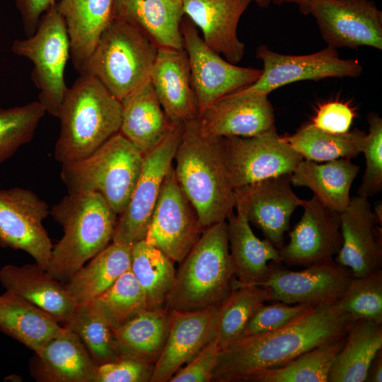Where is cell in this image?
<instances>
[{
	"label": "cell",
	"mask_w": 382,
	"mask_h": 382,
	"mask_svg": "<svg viewBox=\"0 0 382 382\" xmlns=\"http://www.w3.org/2000/svg\"><path fill=\"white\" fill-rule=\"evenodd\" d=\"M352 321L338 300L311 306L280 328L243 336L220 350L212 381H247L258 371L281 366L316 347L345 337Z\"/></svg>",
	"instance_id": "obj_1"
},
{
	"label": "cell",
	"mask_w": 382,
	"mask_h": 382,
	"mask_svg": "<svg viewBox=\"0 0 382 382\" xmlns=\"http://www.w3.org/2000/svg\"><path fill=\"white\" fill-rule=\"evenodd\" d=\"M176 180L204 228L226 221L235 190L226 165L224 138L204 136L198 117L185 122L174 159Z\"/></svg>",
	"instance_id": "obj_2"
},
{
	"label": "cell",
	"mask_w": 382,
	"mask_h": 382,
	"mask_svg": "<svg viewBox=\"0 0 382 382\" xmlns=\"http://www.w3.org/2000/svg\"><path fill=\"white\" fill-rule=\"evenodd\" d=\"M64 230L46 272L63 283L112 241L118 215L98 193L64 196L50 209Z\"/></svg>",
	"instance_id": "obj_3"
},
{
	"label": "cell",
	"mask_w": 382,
	"mask_h": 382,
	"mask_svg": "<svg viewBox=\"0 0 382 382\" xmlns=\"http://www.w3.org/2000/svg\"><path fill=\"white\" fill-rule=\"evenodd\" d=\"M122 103L93 76L81 74L68 88L58 115L54 157L67 163L86 157L119 133Z\"/></svg>",
	"instance_id": "obj_4"
},
{
	"label": "cell",
	"mask_w": 382,
	"mask_h": 382,
	"mask_svg": "<svg viewBox=\"0 0 382 382\" xmlns=\"http://www.w3.org/2000/svg\"><path fill=\"white\" fill-rule=\"evenodd\" d=\"M180 263L165 307L195 311L219 305L236 279L226 221L205 228Z\"/></svg>",
	"instance_id": "obj_5"
},
{
	"label": "cell",
	"mask_w": 382,
	"mask_h": 382,
	"mask_svg": "<svg viewBox=\"0 0 382 382\" xmlns=\"http://www.w3.org/2000/svg\"><path fill=\"white\" fill-rule=\"evenodd\" d=\"M143 158L117 133L86 157L62 163L60 176L68 193H98L120 215L129 204Z\"/></svg>",
	"instance_id": "obj_6"
},
{
	"label": "cell",
	"mask_w": 382,
	"mask_h": 382,
	"mask_svg": "<svg viewBox=\"0 0 382 382\" xmlns=\"http://www.w3.org/2000/svg\"><path fill=\"white\" fill-rule=\"evenodd\" d=\"M158 47L127 21L114 17L102 34L86 74L120 102L150 79Z\"/></svg>",
	"instance_id": "obj_7"
},
{
	"label": "cell",
	"mask_w": 382,
	"mask_h": 382,
	"mask_svg": "<svg viewBox=\"0 0 382 382\" xmlns=\"http://www.w3.org/2000/svg\"><path fill=\"white\" fill-rule=\"evenodd\" d=\"M14 54L33 64L31 79L39 89V103L46 112L58 117L68 90L64 71L70 56L66 27L56 4L40 18L34 34L12 45Z\"/></svg>",
	"instance_id": "obj_8"
},
{
	"label": "cell",
	"mask_w": 382,
	"mask_h": 382,
	"mask_svg": "<svg viewBox=\"0 0 382 382\" xmlns=\"http://www.w3.org/2000/svg\"><path fill=\"white\" fill-rule=\"evenodd\" d=\"M183 124L144 154L141 170L126 209L117 217L112 242L133 246L144 240L164 178L173 165Z\"/></svg>",
	"instance_id": "obj_9"
},
{
	"label": "cell",
	"mask_w": 382,
	"mask_h": 382,
	"mask_svg": "<svg viewBox=\"0 0 382 382\" xmlns=\"http://www.w3.org/2000/svg\"><path fill=\"white\" fill-rule=\"evenodd\" d=\"M226 165L234 190L291 175L303 160L280 136L275 125L250 137L224 138Z\"/></svg>",
	"instance_id": "obj_10"
},
{
	"label": "cell",
	"mask_w": 382,
	"mask_h": 382,
	"mask_svg": "<svg viewBox=\"0 0 382 382\" xmlns=\"http://www.w3.org/2000/svg\"><path fill=\"white\" fill-rule=\"evenodd\" d=\"M180 30L199 112L221 98L250 86L260 77L262 69L236 66L212 50L188 18H183Z\"/></svg>",
	"instance_id": "obj_11"
},
{
	"label": "cell",
	"mask_w": 382,
	"mask_h": 382,
	"mask_svg": "<svg viewBox=\"0 0 382 382\" xmlns=\"http://www.w3.org/2000/svg\"><path fill=\"white\" fill-rule=\"evenodd\" d=\"M204 229L197 211L176 180L172 165L163 182L144 241L180 263Z\"/></svg>",
	"instance_id": "obj_12"
},
{
	"label": "cell",
	"mask_w": 382,
	"mask_h": 382,
	"mask_svg": "<svg viewBox=\"0 0 382 382\" xmlns=\"http://www.w3.org/2000/svg\"><path fill=\"white\" fill-rule=\"evenodd\" d=\"M49 214V205L29 190H0V245L26 252L46 270L52 245L42 221Z\"/></svg>",
	"instance_id": "obj_13"
},
{
	"label": "cell",
	"mask_w": 382,
	"mask_h": 382,
	"mask_svg": "<svg viewBox=\"0 0 382 382\" xmlns=\"http://www.w3.org/2000/svg\"><path fill=\"white\" fill-rule=\"evenodd\" d=\"M255 54L263 63L262 72L254 83L243 88L248 92L268 96L281 86L299 81L357 78L362 73L357 60L340 58L337 50L330 46L313 54L297 56L277 53L262 45Z\"/></svg>",
	"instance_id": "obj_14"
},
{
	"label": "cell",
	"mask_w": 382,
	"mask_h": 382,
	"mask_svg": "<svg viewBox=\"0 0 382 382\" xmlns=\"http://www.w3.org/2000/svg\"><path fill=\"white\" fill-rule=\"evenodd\" d=\"M352 277L351 272L332 258L299 271L270 262L269 272L258 286L269 289L270 301L313 306L339 300Z\"/></svg>",
	"instance_id": "obj_15"
},
{
	"label": "cell",
	"mask_w": 382,
	"mask_h": 382,
	"mask_svg": "<svg viewBox=\"0 0 382 382\" xmlns=\"http://www.w3.org/2000/svg\"><path fill=\"white\" fill-rule=\"evenodd\" d=\"M322 37L334 48L382 50V12L369 0H310Z\"/></svg>",
	"instance_id": "obj_16"
},
{
	"label": "cell",
	"mask_w": 382,
	"mask_h": 382,
	"mask_svg": "<svg viewBox=\"0 0 382 382\" xmlns=\"http://www.w3.org/2000/svg\"><path fill=\"white\" fill-rule=\"evenodd\" d=\"M303 213L289 233V242L279 249L282 262L310 265L332 259L342 243L340 213L321 202L315 195L303 200Z\"/></svg>",
	"instance_id": "obj_17"
},
{
	"label": "cell",
	"mask_w": 382,
	"mask_h": 382,
	"mask_svg": "<svg viewBox=\"0 0 382 382\" xmlns=\"http://www.w3.org/2000/svg\"><path fill=\"white\" fill-rule=\"evenodd\" d=\"M198 122L201 134L206 137H250L274 125V109L267 95L241 89L204 108Z\"/></svg>",
	"instance_id": "obj_18"
},
{
	"label": "cell",
	"mask_w": 382,
	"mask_h": 382,
	"mask_svg": "<svg viewBox=\"0 0 382 382\" xmlns=\"http://www.w3.org/2000/svg\"><path fill=\"white\" fill-rule=\"evenodd\" d=\"M291 185L290 175H285L234 190L235 204L244 207L249 222L278 249L283 246L293 212L303 202Z\"/></svg>",
	"instance_id": "obj_19"
},
{
	"label": "cell",
	"mask_w": 382,
	"mask_h": 382,
	"mask_svg": "<svg viewBox=\"0 0 382 382\" xmlns=\"http://www.w3.org/2000/svg\"><path fill=\"white\" fill-rule=\"evenodd\" d=\"M219 305L195 311L169 310L168 335L154 364L151 382L168 381L214 338Z\"/></svg>",
	"instance_id": "obj_20"
},
{
	"label": "cell",
	"mask_w": 382,
	"mask_h": 382,
	"mask_svg": "<svg viewBox=\"0 0 382 382\" xmlns=\"http://www.w3.org/2000/svg\"><path fill=\"white\" fill-rule=\"evenodd\" d=\"M378 224L368 198L358 195L351 197L347 209L340 213L342 243L335 261L349 268L354 277L381 269V236Z\"/></svg>",
	"instance_id": "obj_21"
},
{
	"label": "cell",
	"mask_w": 382,
	"mask_h": 382,
	"mask_svg": "<svg viewBox=\"0 0 382 382\" xmlns=\"http://www.w3.org/2000/svg\"><path fill=\"white\" fill-rule=\"evenodd\" d=\"M150 81L172 124H184L199 117L189 60L184 48L158 47Z\"/></svg>",
	"instance_id": "obj_22"
},
{
	"label": "cell",
	"mask_w": 382,
	"mask_h": 382,
	"mask_svg": "<svg viewBox=\"0 0 382 382\" xmlns=\"http://www.w3.org/2000/svg\"><path fill=\"white\" fill-rule=\"evenodd\" d=\"M184 15L198 27L204 42L225 59L241 61L245 45L237 35L241 17L251 0H183Z\"/></svg>",
	"instance_id": "obj_23"
},
{
	"label": "cell",
	"mask_w": 382,
	"mask_h": 382,
	"mask_svg": "<svg viewBox=\"0 0 382 382\" xmlns=\"http://www.w3.org/2000/svg\"><path fill=\"white\" fill-rule=\"evenodd\" d=\"M64 332L34 352L30 370L40 382H94L98 364L79 337Z\"/></svg>",
	"instance_id": "obj_24"
},
{
	"label": "cell",
	"mask_w": 382,
	"mask_h": 382,
	"mask_svg": "<svg viewBox=\"0 0 382 382\" xmlns=\"http://www.w3.org/2000/svg\"><path fill=\"white\" fill-rule=\"evenodd\" d=\"M115 0H59L57 10L65 23L70 57L76 70L87 72L91 55L114 18Z\"/></svg>",
	"instance_id": "obj_25"
},
{
	"label": "cell",
	"mask_w": 382,
	"mask_h": 382,
	"mask_svg": "<svg viewBox=\"0 0 382 382\" xmlns=\"http://www.w3.org/2000/svg\"><path fill=\"white\" fill-rule=\"evenodd\" d=\"M0 282L6 290L43 310L58 323L67 322L76 308L65 284L52 277L37 263L4 265L0 270Z\"/></svg>",
	"instance_id": "obj_26"
},
{
	"label": "cell",
	"mask_w": 382,
	"mask_h": 382,
	"mask_svg": "<svg viewBox=\"0 0 382 382\" xmlns=\"http://www.w3.org/2000/svg\"><path fill=\"white\" fill-rule=\"evenodd\" d=\"M235 207L236 214L231 213L226 222L236 283L258 286L269 272L268 262L282 263L279 249L266 238L259 239L250 226L244 207L239 203Z\"/></svg>",
	"instance_id": "obj_27"
},
{
	"label": "cell",
	"mask_w": 382,
	"mask_h": 382,
	"mask_svg": "<svg viewBox=\"0 0 382 382\" xmlns=\"http://www.w3.org/2000/svg\"><path fill=\"white\" fill-rule=\"evenodd\" d=\"M183 0H115L114 17L140 30L158 47L183 49Z\"/></svg>",
	"instance_id": "obj_28"
},
{
	"label": "cell",
	"mask_w": 382,
	"mask_h": 382,
	"mask_svg": "<svg viewBox=\"0 0 382 382\" xmlns=\"http://www.w3.org/2000/svg\"><path fill=\"white\" fill-rule=\"evenodd\" d=\"M121 103L119 133L144 155L166 137L173 124L164 112L150 79Z\"/></svg>",
	"instance_id": "obj_29"
},
{
	"label": "cell",
	"mask_w": 382,
	"mask_h": 382,
	"mask_svg": "<svg viewBox=\"0 0 382 382\" xmlns=\"http://www.w3.org/2000/svg\"><path fill=\"white\" fill-rule=\"evenodd\" d=\"M360 168L349 158L324 163L302 160L290 175L291 184L306 187L327 207L342 213L349 204L350 189Z\"/></svg>",
	"instance_id": "obj_30"
},
{
	"label": "cell",
	"mask_w": 382,
	"mask_h": 382,
	"mask_svg": "<svg viewBox=\"0 0 382 382\" xmlns=\"http://www.w3.org/2000/svg\"><path fill=\"white\" fill-rule=\"evenodd\" d=\"M0 330L36 351L64 327L50 314L13 292L0 294Z\"/></svg>",
	"instance_id": "obj_31"
},
{
	"label": "cell",
	"mask_w": 382,
	"mask_h": 382,
	"mask_svg": "<svg viewBox=\"0 0 382 382\" xmlns=\"http://www.w3.org/2000/svg\"><path fill=\"white\" fill-rule=\"evenodd\" d=\"M132 246L112 242L65 283L76 305L93 300L130 269Z\"/></svg>",
	"instance_id": "obj_32"
},
{
	"label": "cell",
	"mask_w": 382,
	"mask_h": 382,
	"mask_svg": "<svg viewBox=\"0 0 382 382\" xmlns=\"http://www.w3.org/2000/svg\"><path fill=\"white\" fill-rule=\"evenodd\" d=\"M381 349L382 324L352 320L345 345L332 364L328 381H366L369 367Z\"/></svg>",
	"instance_id": "obj_33"
},
{
	"label": "cell",
	"mask_w": 382,
	"mask_h": 382,
	"mask_svg": "<svg viewBox=\"0 0 382 382\" xmlns=\"http://www.w3.org/2000/svg\"><path fill=\"white\" fill-rule=\"evenodd\" d=\"M170 311L166 307L144 310L113 330L120 356L137 358L155 364L169 331Z\"/></svg>",
	"instance_id": "obj_34"
},
{
	"label": "cell",
	"mask_w": 382,
	"mask_h": 382,
	"mask_svg": "<svg viewBox=\"0 0 382 382\" xmlns=\"http://www.w3.org/2000/svg\"><path fill=\"white\" fill-rule=\"evenodd\" d=\"M174 262L144 240L132 246L130 270L141 286L147 309L165 308L175 276Z\"/></svg>",
	"instance_id": "obj_35"
},
{
	"label": "cell",
	"mask_w": 382,
	"mask_h": 382,
	"mask_svg": "<svg viewBox=\"0 0 382 382\" xmlns=\"http://www.w3.org/2000/svg\"><path fill=\"white\" fill-rule=\"evenodd\" d=\"M365 136L366 133L358 129L344 134L329 133L309 122L284 138L305 160L326 162L357 157L362 151Z\"/></svg>",
	"instance_id": "obj_36"
},
{
	"label": "cell",
	"mask_w": 382,
	"mask_h": 382,
	"mask_svg": "<svg viewBox=\"0 0 382 382\" xmlns=\"http://www.w3.org/2000/svg\"><path fill=\"white\" fill-rule=\"evenodd\" d=\"M268 301L270 292L267 288L238 285L235 281L231 291L219 307L214 338L220 350L242 337L256 311Z\"/></svg>",
	"instance_id": "obj_37"
},
{
	"label": "cell",
	"mask_w": 382,
	"mask_h": 382,
	"mask_svg": "<svg viewBox=\"0 0 382 382\" xmlns=\"http://www.w3.org/2000/svg\"><path fill=\"white\" fill-rule=\"evenodd\" d=\"M346 336L316 347L279 367L258 371L248 382H328Z\"/></svg>",
	"instance_id": "obj_38"
},
{
	"label": "cell",
	"mask_w": 382,
	"mask_h": 382,
	"mask_svg": "<svg viewBox=\"0 0 382 382\" xmlns=\"http://www.w3.org/2000/svg\"><path fill=\"white\" fill-rule=\"evenodd\" d=\"M64 324L79 337L98 364L113 361L121 357L113 330L93 300L76 305L73 315Z\"/></svg>",
	"instance_id": "obj_39"
},
{
	"label": "cell",
	"mask_w": 382,
	"mask_h": 382,
	"mask_svg": "<svg viewBox=\"0 0 382 382\" xmlns=\"http://www.w3.org/2000/svg\"><path fill=\"white\" fill-rule=\"evenodd\" d=\"M93 301L112 330L147 309L144 293L130 269Z\"/></svg>",
	"instance_id": "obj_40"
},
{
	"label": "cell",
	"mask_w": 382,
	"mask_h": 382,
	"mask_svg": "<svg viewBox=\"0 0 382 382\" xmlns=\"http://www.w3.org/2000/svg\"><path fill=\"white\" fill-rule=\"evenodd\" d=\"M338 303L352 320L382 324L381 269L362 277H352Z\"/></svg>",
	"instance_id": "obj_41"
},
{
	"label": "cell",
	"mask_w": 382,
	"mask_h": 382,
	"mask_svg": "<svg viewBox=\"0 0 382 382\" xmlns=\"http://www.w3.org/2000/svg\"><path fill=\"white\" fill-rule=\"evenodd\" d=\"M45 112L38 101L7 109L0 108V163L31 141Z\"/></svg>",
	"instance_id": "obj_42"
},
{
	"label": "cell",
	"mask_w": 382,
	"mask_h": 382,
	"mask_svg": "<svg viewBox=\"0 0 382 382\" xmlns=\"http://www.w3.org/2000/svg\"><path fill=\"white\" fill-rule=\"evenodd\" d=\"M369 133L364 139L362 151L366 169L357 195L366 198L382 190V119L374 112L367 116Z\"/></svg>",
	"instance_id": "obj_43"
},
{
	"label": "cell",
	"mask_w": 382,
	"mask_h": 382,
	"mask_svg": "<svg viewBox=\"0 0 382 382\" xmlns=\"http://www.w3.org/2000/svg\"><path fill=\"white\" fill-rule=\"evenodd\" d=\"M311 306L301 303L291 306L279 301L270 305L264 303L248 322L242 337L280 328L301 316Z\"/></svg>",
	"instance_id": "obj_44"
},
{
	"label": "cell",
	"mask_w": 382,
	"mask_h": 382,
	"mask_svg": "<svg viewBox=\"0 0 382 382\" xmlns=\"http://www.w3.org/2000/svg\"><path fill=\"white\" fill-rule=\"evenodd\" d=\"M154 364L141 359L121 356L115 361L98 364L94 382H148Z\"/></svg>",
	"instance_id": "obj_45"
},
{
	"label": "cell",
	"mask_w": 382,
	"mask_h": 382,
	"mask_svg": "<svg viewBox=\"0 0 382 382\" xmlns=\"http://www.w3.org/2000/svg\"><path fill=\"white\" fill-rule=\"evenodd\" d=\"M220 349L215 338L211 340L196 356L180 369L169 382H210L216 365Z\"/></svg>",
	"instance_id": "obj_46"
},
{
	"label": "cell",
	"mask_w": 382,
	"mask_h": 382,
	"mask_svg": "<svg viewBox=\"0 0 382 382\" xmlns=\"http://www.w3.org/2000/svg\"><path fill=\"white\" fill-rule=\"evenodd\" d=\"M354 116V111L349 104L333 100L318 107L311 123L324 132L344 134L349 131Z\"/></svg>",
	"instance_id": "obj_47"
},
{
	"label": "cell",
	"mask_w": 382,
	"mask_h": 382,
	"mask_svg": "<svg viewBox=\"0 0 382 382\" xmlns=\"http://www.w3.org/2000/svg\"><path fill=\"white\" fill-rule=\"evenodd\" d=\"M59 0H16L24 32L30 37L35 32L42 16Z\"/></svg>",
	"instance_id": "obj_48"
},
{
	"label": "cell",
	"mask_w": 382,
	"mask_h": 382,
	"mask_svg": "<svg viewBox=\"0 0 382 382\" xmlns=\"http://www.w3.org/2000/svg\"><path fill=\"white\" fill-rule=\"evenodd\" d=\"M366 381L381 382L382 381V354L381 351L376 356L372 361L366 378Z\"/></svg>",
	"instance_id": "obj_49"
},
{
	"label": "cell",
	"mask_w": 382,
	"mask_h": 382,
	"mask_svg": "<svg viewBox=\"0 0 382 382\" xmlns=\"http://www.w3.org/2000/svg\"><path fill=\"white\" fill-rule=\"evenodd\" d=\"M275 2L276 4L280 3H294L297 4L299 7V10L303 14H309V4L310 0H271Z\"/></svg>",
	"instance_id": "obj_50"
},
{
	"label": "cell",
	"mask_w": 382,
	"mask_h": 382,
	"mask_svg": "<svg viewBox=\"0 0 382 382\" xmlns=\"http://www.w3.org/2000/svg\"><path fill=\"white\" fill-rule=\"evenodd\" d=\"M255 1L259 6L265 8L267 7L271 1V0H251Z\"/></svg>",
	"instance_id": "obj_51"
}]
</instances>
